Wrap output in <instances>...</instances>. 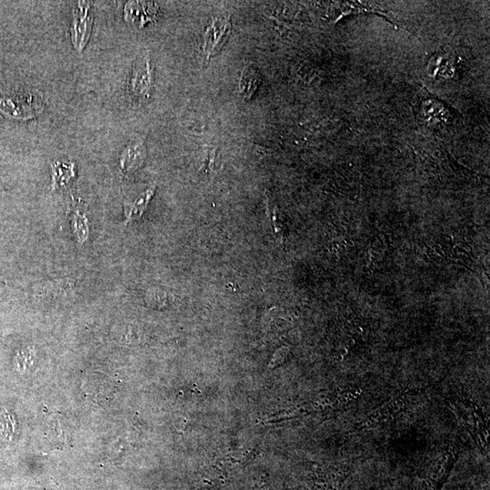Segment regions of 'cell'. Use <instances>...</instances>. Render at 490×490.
<instances>
[{"mask_svg": "<svg viewBox=\"0 0 490 490\" xmlns=\"http://www.w3.org/2000/svg\"><path fill=\"white\" fill-rule=\"evenodd\" d=\"M145 150L143 144H137L127 148L120 159V165L124 172H133L141 167L145 160Z\"/></svg>", "mask_w": 490, "mask_h": 490, "instance_id": "obj_10", "label": "cell"}, {"mask_svg": "<svg viewBox=\"0 0 490 490\" xmlns=\"http://www.w3.org/2000/svg\"><path fill=\"white\" fill-rule=\"evenodd\" d=\"M152 83L150 58L147 56L135 67L131 79L130 91L135 98L144 99L149 97Z\"/></svg>", "mask_w": 490, "mask_h": 490, "instance_id": "obj_7", "label": "cell"}, {"mask_svg": "<svg viewBox=\"0 0 490 490\" xmlns=\"http://www.w3.org/2000/svg\"><path fill=\"white\" fill-rule=\"evenodd\" d=\"M458 459V449L450 446L430 460L422 475L424 490H442Z\"/></svg>", "mask_w": 490, "mask_h": 490, "instance_id": "obj_3", "label": "cell"}, {"mask_svg": "<svg viewBox=\"0 0 490 490\" xmlns=\"http://www.w3.org/2000/svg\"><path fill=\"white\" fill-rule=\"evenodd\" d=\"M90 3L78 2L74 11L71 28L72 42L75 49L81 52L87 44L92 29L93 16L90 13Z\"/></svg>", "mask_w": 490, "mask_h": 490, "instance_id": "obj_6", "label": "cell"}, {"mask_svg": "<svg viewBox=\"0 0 490 490\" xmlns=\"http://www.w3.org/2000/svg\"><path fill=\"white\" fill-rule=\"evenodd\" d=\"M260 75L254 65H248L241 74L239 89L244 101H249L260 85Z\"/></svg>", "mask_w": 490, "mask_h": 490, "instance_id": "obj_9", "label": "cell"}, {"mask_svg": "<svg viewBox=\"0 0 490 490\" xmlns=\"http://www.w3.org/2000/svg\"><path fill=\"white\" fill-rule=\"evenodd\" d=\"M153 194L154 188H150V189L145 191L140 197L137 198V200H135L133 204L129 205L128 208H125L127 221L143 215L145 208H147L149 201H150Z\"/></svg>", "mask_w": 490, "mask_h": 490, "instance_id": "obj_11", "label": "cell"}, {"mask_svg": "<svg viewBox=\"0 0 490 490\" xmlns=\"http://www.w3.org/2000/svg\"><path fill=\"white\" fill-rule=\"evenodd\" d=\"M460 425L469 433L480 452L489 456V420L488 413L472 400L452 396L447 400Z\"/></svg>", "mask_w": 490, "mask_h": 490, "instance_id": "obj_1", "label": "cell"}, {"mask_svg": "<svg viewBox=\"0 0 490 490\" xmlns=\"http://www.w3.org/2000/svg\"><path fill=\"white\" fill-rule=\"evenodd\" d=\"M414 400H416V394L414 392L402 393L385 405L367 417L363 422L358 424L356 430L372 429L390 423L396 422L402 418L405 412H408L412 405Z\"/></svg>", "mask_w": 490, "mask_h": 490, "instance_id": "obj_2", "label": "cell"}, {"mask_svg": "<svg viewBox=\"0 0 490 490\" xmlns=\"http://www.w3.org/2000/svg\"><path fill=\"white\" fill-rule=\"evenodd\" d=\"M353 472V465L349 463L333 466L319 476L314 484V490H342L343 483Z\"/></svg>", "mask_w": 490, "mask_h": 490, "instance_id": "obj_8", "label": "cell"}, {"mask_svg": "<svg viewBox=\"0 0 490 490\" xmlns=\"http://www.w3.org/2000/svg\"><path fill=\"white\" fill-rule=\"evenodd\" d=\"M73 167H68V165L61 163H54L52 165L53 170V189L58 187H64L68 183L71 177H75L74 172H73Z\"/></svg>", "mask_w": 490, "mask_h": 490, "instance_id": "obj_12", "label": "cell"}, {"mask_svg": "<svg viewBox=\"0 0 490 490\" xmlns=\"http://www.w3.org/2000/svg\"><path fill=\"white\" fill-rule=\"evenodd\" d=\"M169 294L165 291L154 289L148 291L147 301L150 306L155 307L165 306L169 301Z\"/></svg>", "mask_w": 490, "mask_h": 490, "instance_id": "obj_15", "label": "cell"}, {"mask_svg": "<svg viewBox=\"0 0 490 490\" xmlns=\"http://www.w3.org/2000/svg\"><path fill=\"white\" fill-rule=\"evenodd\" d=\"M215 159H217V154H215V151L212 150L208 152L207 158H205V161L204 162L203 167H202V169H203V170L214 171Z\"/></svg>", "mask_w": 490, "mask_h": 490, "instance_id": "obj_16", "label": "cell"}, {"mask_svg": "<svg viewBox=\"0 0 490 490\" xmlns=\"http://www.w3.org/2000/svg\"><path fill=\"white\" fill-rule=\"evenodd\" d=\"M266 211L268 217H269L271 226H273L274 235H276V240L279 243H283V228L278 221L277 207L276 202L273 198H271L269 193H266Z\"/></svg>", "mask_w": 490, "mask_h": 490, "instance_id": "obj_13", "label": "cell"}, {"mask_svg": "<svg viewBox=\"0 0 490 490\" xmlns=\"http://www.w3.org/2000/svg\"><path fill=\"white\" fill-rule=\"evenodd\" d=\"M88 221L85 219L84 215L78 213L74 215L72 221L73 231H74L75 236L77 238L78 243H84L88 239Z\"/></svg>", "mask_w": 490, "mask_h": 490, "instance_id": "obj_14", "label": "cell"}, {"mask_svg": "<svg viewBox=\"0 0 490 490\" xmlns=\"http://www.w3.org/2000/svg\"><path fill=\"white\" fill-rule=\"evenodd\" d=\"M231 22L229 16H217L207 26L204 35V54L207 61L217 55L230 38Z\"/></svg>", "mask_w": 490, "mask_h": 490, "instance_id": "obj_4", "label": "cell"}, {"mask_svg": "<svg viewBox=\"0 0 490 490\" xmlns=\"http://www.w3.org/2000/svg\"><path fill=\"white\" fill-rule=\"evenodd\" d=\"M42 110L41 99L36 101L31 95L28 97L0 99V113L11 118L28 120L34 118L35 115Z\"/></svg>", "mask_w": 490, "mask_h": 490, "instance_id": "obj_5", "label": "cell"}]
</instances>
